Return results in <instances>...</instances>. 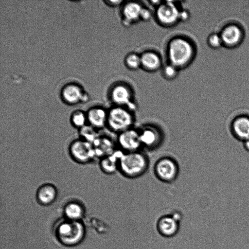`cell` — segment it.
Wrapping results in <instances>:
<instances>
[{
  "instance_id": "obj_17",
  "label": "cell",
  "mask_w": 249,
  "mask_h": 249,
  "mask_svg": "<svg viewBox=\"0 0 249 249\" xmlns=\"http://www.w3.org/2000/svg\"><path fill=\"white\" fill-rule=\"evenodd\" d=\"M121 151L117 149L113 153L103 157L100 161V168L105 173L113 174L119 171V158Z\"/></svg>"
},
{
  "instance_id": "obj_3",
  "label": "cell",
  "mask_w": 249,
  "mask_h": 249,
  "mask_svg": "<svg viewBox=\"0 0 249 249\" xmlns=\"http://www.w3.org/2000/svg\"><path fill=\"white\" fill-rule=\"evenodd\" d=\"M135 111L123 107L113 106L108 110L107 127L117 134L135 127Z\"/></svg>"
},
{
  "instance_id": "obj_15",
  "label": "cell",
  "mask_w": 249,
  "mask_h": 249,
  "mask_svg": "<svg viewBox=\"0 0 249 249\" xmlns=\"http://www.w3.org/2000/svg\"><path fill=\"white\" fill-rule=\"evenodd\" d=\"M142 8L140 3L135 1L125 3L122 10L124 23L129 25L140 20Z\"/></svg>"
},
{
  "instance_id": "obj_19",
  "label": "cell",
  "mask_w": 249,
  "mask_h": 249,
  "mask_svg": "<svg viewBox=\"0 0 249 249\" xmlns=\"http://www.w3.org/2000/svg\"><path fill=\"white\" fill-rule=\"evenodd\" d=\"M62 96L64 100L70 104H75L84 101L85 97L80 88L74 85L66 87L63 90Z\"/></svg>"
},
{
  "instance_id": "obj_30",
  "label": "cell",
  "mask_w": 249,
  "mask_h": 249,
  "mask_svg": "<svg viewBox=\"0 0 249 249\" xmlns=\"http://www.w3.org/2000/svg\"><path fill=\"white\" fill-rule=\"evenodd\" d=\"M244 146L245 149L249 152V138L244 141Z\"/></svg>"
},
{
  "instance_id": "obj_7",
  "label": "cell",
  "mask_w": 249,
  "mask_h": 249,
  "mask_svg": "<svg viewBox=\"0 0 249 249\" xmlns=\"http://www.w3.org/2000/svg\"><path fill=\"white\" fill-rule=\"evenodd\" d=\"M219 33L223 46L228 49H233L240 46L245 37L243 26L237 22L233 21L226 24Z\"/></svg>"
},
{
  "instance_id": "obj_22",
  "label": "cell",
  "mask_w": 249,
  "mask_h": 249,
  "mask_svg": "<svg viewBox=\"0 0 249 249\" xmlns=\"http://www.w3.org/2000/svg\"><path fill=\"white\" fill-rule=\"evenodd\" d=\"M71 122L75 127L81 129L85 126L88 122L87 114L82 111L74 112L71 117Z\"/></svg>"
},
{
  "instance_id": "obj_13",
  "label": "cell",
  "mask_w": 249,
  "mask_h": 249,
  "mask_svg": "<svg viewBox=\"0 0 249 249\" xmlns=\"http://www.w3.org/2000/svg\"><path fill=\"white\" fill-rule=\"evenodd\" d=\"M87 114L88 123L95 129H102L107 126L108 110L96 107L89 110Z\"/></svg>"
},
{
  "instance_id": "obj_25",
  "label": "cell",
  "mask_w": 249,
  "mask_h": 249,
  "mask_svg": "<svg viewBox=\"0 0 249 249\" xmlns=\"http://www.w3.org/2000/svg\"><path fill=\"white\" fill-rule=\"evenodd\" d=\"M207 42L208 45L213 49H218L223 46L222 41L219 33H213L208 36Z\"/></svg>"
},
{
  "instance_id": "obj_20",
  "label": "cell",
  "mask_w": 249,
  "mask_h": 249,
  "mask_svg": "<svg viewBox=\"0 0 249 249\" xmlns=\"http://www.w3.org/2000/svg\"><path fill=\"white\" fill-rule=\"evenodd\" d=\"M66 217L71 220H78L84 214V209L82 205L76 202H71L67 204L64 208Z\"/></svg>"
},
{
  "instance_id": "obj_21",
  "label": "cell",
  "mask_w": 249,
  "mask_h": 249,
  "mask_svg": "<svg viewBox=\"0 0 249 249\" xmlns=\"http://www.w3.org/2000/svg\"><path fill=\"white\" fill-rule=\"evenodd\" d=\"M124 64L129 70L135 71L141 67L140 54L131 53L127 54L124 58Z\"/></svg>"
},
{
  "instance_id": "obj_9",
  "label": "cell",
  "mask_w": 249,
  "mask_h": 249,
  "mask_svg": "<svg viewBox=\"0 0 249 249\" xmlns=\"http://www.w3.org/2000/svg\"><path fill=\"white\" fill-rule=\"evenodd\" d=\"M182 214L178 210L160 216L157 223V230L160 235L165 237L175 236L178 231Z\"/></svg>"
},
{
  "instance_id": "obj_1",
  "label": "cell",
  "mask_w": 249,
  "mask_h": 249,
  "mask_svg": "<svg viewBox=\"0 0 249 249\" xmlns=\"http://www.w3.org/2000/svg\"><path fill=\"white\" fill-rule=\"evenodd\" d=\"M149 159L143 150L121 152L119 162V172L124 177L133 179L144 174L149 168Z\"/></svg>"
},
{
  "instance_id": "obj_12",
  "label": "cell",
  "mask_w": 249,
  "mask_h": 249,
  "mask_svg": "<svg viewBox=\"0 0 249 249\" xmlns=\"http://www.w3.org/2000/svg\"><path fill=\"white\" fill-rule=\"evenodd\" d=\"M179 11L173 1H165L157 8L156 16L160 23L169 26L179 21Z\"/></svg>"
},
{
  "instance_id": "obj_2",
  "label": "cell",
  "mask_w": 249,
  "mask_h": 249,
  "mask_svg": "<svg viewBox=\"0 0 249 249\" xmlns=\"http://www.w3.org/2000/svg\"><path fill=\"white\" fill-rule=\"evenodd\" d=\"M167 52L169 63L178 69L189 65L195 54L193 44L186 39L179 37L170 41Z\"/></svg>"
},
{
  "instance_id": "obj_8",
  "label": "cell",
  "mask_w": 249,
  "mask_h": 249,
  "mask_svg": "<svg viewBox=\"0 0 249 249\" xmlns=\"http://www.w3.org/2000/svg\"><path fill=\"white\" fill-rule=\"evenodd\" d=\"M117 135L116 145L117 149L122 152H131L142 150L138 127L135 126Z\"/></svg>"
},
{
  "instance_id": "obj_16",
  "label": "cell",
  "mask_w": 249,
  "mask_h": 249,
  "mask_svg": "<svg viewBox=\"0 0 249 249\" xmlns=\"http://www.w3.org/2000/svg\"><path fill=\"white\" fill-rule=\"evenodd\" d=\"M141 67L145 71L153 72L161 66V60L159 55L152 51H146L141 54Z\"/></svg>"
},
{
  "instance_id": "obj_5",
  "label": "cell",
  "mask_w": 249,
  "mask_h": 249,
  "mask_svg": "<svg viewBox=\"0 0 249 249\" xmlns=\"http://www.w3.org/2000/svg\"><path fill=\"white\" fill-rule=\"evenodd\" d=\"M155 176L164 183L174 182L178 177L179 166L178 161L173 157L168 156L159 158L153 166Z\"/></svg>"
},
{
  "instance_id": "obj_10",
  "label": "cell",
  "mask_w": 249,
  "mask_h": 249,
  "mask_svg": "<svg viewBox=\"0 0 249 249\" xmlns=\"http://www.w3.org/2000/svg\"><path fill=\"white\" fill-rule=\"evenodd\" d=\"M69 152L72 158L80 163L88 162L95 157L92 144L82 139L71 143Z\"/></svg>"
},
{
  "instance_id": "obj_11",
  "label": "cell",
  "mask_w": 249,
  "mask_h": 249,
  "mask_svg": "<svg viewBox=\"0 0 249 249\" xmlns=\"http://www.w3.org/2000/svg\"><path fill=\"white\" fill-rule=\"evenodd\" d=\"M110 98L113 106L125 107L135 112L137 106L132 91L127 86L119 84L114 87Z\"/></svg>"
},
{
  "instance_id": "obj_23",
  "label": "cell",
  "mask_w": 249,
  "mask_h": 249,
  "mask_svg": "<svg viewBox=\"0 0 249 249\" xmlns=\"http://www.w3.org/2000/svg\"><path fill=\"white\" fill-rule=\"evenodd\" d=\"M178 68L169 63L162 67L161 74L164 78L168 80H173L178 76Z\"/></svg>"
},
{
  "instance_id": "obj_29",
  "label": "cell",
  "mask_w": 249,
  "mask_h": 249,
  "mask_svg": "<svg viewBox=\"0 0 249 249\" xmlns=\"http://www.w3.org/2000/svg\"><path fill=\"white\" fill-rule=\"evenodd\" d=\"M150 2L151 5L155 6H156L158 7L163 2V1L161 0H151L150 1Z\"/></svg>"
},
{
  "instance_id": "obj_24",
  "label": "cell",
  "mask_w": 249,
  "mask_h": 249,
  "mask_svg": "<svg viewBox=\"0 0 249 249\" xmlns=\"http://www.w3.org/2000/svg\"><path fill=\"white\" fill-rule=\"evenodd\" d=\"M80 131L81 135L83 137L82 139L91 143H93L98 138L95 133V129L90 125H86L80 129Z\"/></svg>"
},
{
  "instance_id": "obj_14",
  "label": "cell",
  "mask_w": 249,
  "mask_h": 249,
  "mask_svg": "<svg viewBox=\"0 0 249 249\" xmlns=\"http://www.w3.org/2000/svg\"><path fill=\"white\" fill-rule=\"evenodd\" d=\"M231 131L239 140L245 141L249 138V116L241 115L235 117L231 124Z\"/></svg>"
},
{
  "instance_id": "obj_26",
  "label": "cell",
  "mask_w": 249,
  "mask_h": 249,
  "mask_svg": "<svg viewBox=\"0 0 249 249\" xmlns=\"http://www.w3.org/2000/svg\"><path fill=\"white\" fill-rule=\"evenodd\" d=\"M152 17L151 11L146 7H142L141 12L140 20L148 21Z\"/></svg>"
},
{
  "instance_id": "obj_18",
  "label": "cell",
  "mask_w": 249,
  "mask_h": 249,
  "mask_svg": "<svg viewBox=\"0 0 249 249\" xmlns=\"http://www.w3.org/2000/svg\"><path fill=\"white\" fill-rule=\"evenodd\" d=\"M57 194V190L54 186L45 184L39 187L37 192L36 197L40 203L48 205L54 201Z\"/></svg>"
},
{
  "instance_id": "obj_4",
  "label": "cell",
  "mask_w": 249,
  "mask_h": 249,
  "mask_svg": "<svg viewBox=\"0 0 249 249\" xmlns=\"http://www.w3.org/2000/svg\"><path fill=\"white\" fill-rule=\"evenodd\" d=\"M142 150L154 151L159 148L164 141L161 128L153 123H146L138 127Z\"/></svg>"
},
{
  "instance_id": "obj_27",
  "label": "cell",
  "mask_w": 249,
  "mask_h": 249,
  "mask_svg": "<svg viewBox=\"0 0 249 249\" xmlns=\"http://www.w3.org/2000/svg\"><path fill=\"white\" fill-rule=\"evenodd\" d=\"M190 17L189 12L185 9H183L179 11L178 19L179 21L185 22L187 21Z\"/></svg>"
},
{
  "instance_id": "obj_28",
  "label": "cell",
  "mask_w": 249,
  "mask_h": 249,
  "mask_svg": "<svg viewBox=\"0 0 249 249\" xmlns=\"http://www.w3.org/2000/svg\"><path fill=\"white\" fill-rule=\"evenodd\" d=\"M123 2L122 0H106V3L112 6H118Z\"/></svg>"
},
{
  "instance_id": "obj_6",
  "label": "cell",
  "mask_w": 249,
  "mask_h": 249,
  "mask_svg": "<svg viewBox=\"0 0 249 249\" xmlns=\"http://www.w3.org/2000/svg\"><path fill=\"white\" fill-rule=\"evenodd\" d=\"M58 238L61 243L67 246H73L79 243L84 235V229L78 220H68L63 222L58 227Z\"/></svg>"
}]
</instances>
